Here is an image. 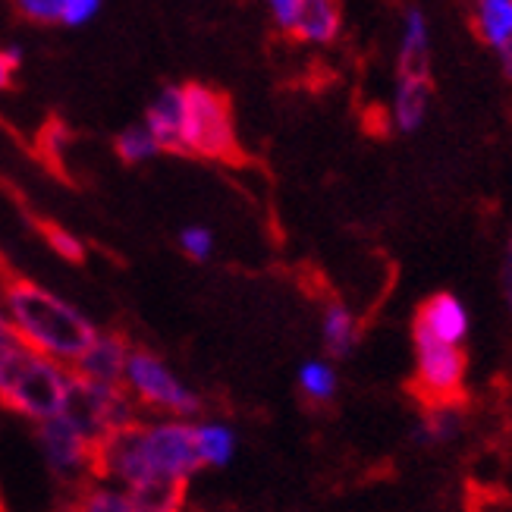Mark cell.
Returning a JSON list of instances; mask_svg holds the SVG:
<instances>
[{
  "label": "cell",
  "mask_w": 512,
  "mask_h": 512,
  "mask_svg": "<svg viewBox=\"0 0 512 512\" xmlns=\"http://www.w3.org/2000/svg\"><path fill=\"white\" fill-rule=\"evenodd\" d=\"M123 390L136 399L139 409H154L161 418H192L202 412V399L198 393L170 371V365L154 355L151 349L132 346Z\"/></svg>",
  "instance_id": "obj_4"
},
{
  "label": "cell",
  "mask_w": 512,
  "mask_h": 512,
  "mask_svg": "<svg viewBox=\"0 0 512 512\" xmlns=\"http://www.w3.org/2000/svg\"><path fill=\"white\" fill-rule=\"evenodd\" d=\"M101 10V0H63L60 26H85Z\"/></svg>",
  "instance_id": "obj_25"
},
{
  "label": "cell",
  "mask_w": 512,
  "mask_h": 512,
  "mask_svg": "<svg viewBox=\"0 0 512 512\" xmlns=\"http://www.w3.org/2000/svg\"><path fill=\"white\" fill-rule=\"evenodd\" d=\"M462 425H465L462 406H428L418 418L412 440L421 443V447H440V443L456 440Z\"/></svg>",
  "instance_id": "obj_16"
},
{
  "label": "cell",
  "mask_w": 512,
  "mask_h": 512,
  "mask_svg": "<svg viewBox=\"0 0 512 512\" xmlns=\"http://www.w3.org/2000/svg\"><path fill=\"white\" fill-rule=\"evenodd\" d=\"M13 340H16V333H13V327H10V321H7L4 302H0V346H7V343H13Z\"/></svg>",
  "instance_id": "obj_29"
},
{
  "label": "cell",
  "mask_w": 512,
  "mask_h": 512,
  "mask_svg": "<svg viewBox=\"0 0 512 512\" xmlns=\"http://www.w3.org/2000/svg\"><path fill=\"white\" fill-rule=\"evenodd\" d=\"M503 299H506V308L512 315V236H509L506 258H503Z\"/></svg>",
  "instance_id": "obj_28"
},
{
  "label": "cell",
  "mask_w": 512,
  "mask_h": 512,
  "mask_svg": "<svg viewBox=\"0 0 512 512\" xmlns=\"http://www.w3.org/2000/svg\"><path fill=\"white\" fill-rule=\"evenodd\" d=\"M180 249L192 261H208L214 255V233L208 227H198V224L183 227L180 230Z\"/></svg>",
  "instance_id": "obj_23"
},
{
  "label": "cell",
  "mask_w": 512,
  "mask_h": 512,
  "mask_svg": "<svg viewBox=\"0 0 512 512\" xmlns=\"http://www.w3.org/2000/svg\"><path fill=\"white\" fill-rule=\"evenodd\" d=\"M236 443L239 437L227 421H195V447L198 459H202V469H224V465H230L236 456Z\"/></svg>",
  "instance_id": "obj_13"
},
{
  "label": "cell",
  "mask_w": 512,
  "mask_h": 512,
  "mask_svg": "<svg viewBox=\"0 0 512 512\" xmlns=\"http://www.w3.org/2000/svg\"><path fill=\"white\" fill-rule=\"evenodd\" d=\"M70 387L73 368L48 359L19 340L0 346V406L4 409L41 425L66 409Z\"/></svg>",
  "instance_id": "obj_2"
},
{
  "label": "cell",
  "mask_w": 512,
  "mask_h": 512,
  "mask_svg": "<svg viewBox=\"0 0 512 512\" xmlns=\"http://www.w3.org/2000/svg\"><path fill=\"white\" fill-rule=\"evenodd\" d=\"M114 151L123 164H145L151 161L154 154H161V145L154 142V136L148 132L145 123L139 126H126L120 136L114 139Z\"/></svg>",
  "instance_id": "obj_21"
},
{
  "label": "cell",
  "mask_w": 512,
  "mask_h": 512,
  "mask_svg": "<svg viewBox=\"0 0 512 512\" xmlns=\"http://www.w3.org/2000/svg\"><path fill=\"white\" fill-rule=\"evenodd\" d=\"M475 26L491 48H503L512 41V0H478Z\"/></svg>",
  "instance_id": "obj_19"
},
{
  "label": "cell",
  "mask_w": 512,
  "mask_h": 512,
  "mask_svg": "<svg viewBox=\"0 0 512 512\" xmlns=\"http://www.w3.org/2000/svg\"><path fill=\"white\" fill-rule=\"evenodd\" d=\"M44 239H48V246H51V252H54L57 258H63V261H76V264L85 261V246H82V239L73 236L70 230H63V227H57V224H48V227H44Z\"/></svg>",
  "instance_id": "obj_22"
},
{
  "label": "cell",
  "mask_w": 512,
  "mask_h": 512,
  "mask_svg": "<svg viewBox=\"0 0 512 512\" xmlns=\"http://www.w3.org/2000/svg\"><path fill=\"white\" fill-rule=\"evenodd\" d=\"M340 26H343L340 0H302L293 35L311 44H330L340 35Z\"/></svg>",
  "instance_id": "obj_12"
},
{
  "label": "cell",
  "mask_w": 512,
  "mask_h": 512,
  "mask_svg": "<svg viewBox=\"0 0 512 512\" xmlns=\"http://www.w3.org/2000/svg\"><path fill=\"white\" fill-rule=\"evenodd\" d=\"M13 7L29 22H60L63 0H13Z\"/></svg>",
  "instance_id": "obj_24"
},
{
  "label": "cell",
  "mask_w": 512,
  "mask_h": 512,
  "mask_svg": "<svg viewBox=\"0 0 512 512\" xmlns=\"http://www.w3.org/2000/svg\"><path fill=\"white\" fill-rule=\"evenodd\" d=\"M132 355V343L117 330H98V337L92 340L79 362L73 365V374L82 381L92 384H107V387H123L126 365Z\"/></svg>",
  "instance_id": "obj_8"
},
{
  "label": "cell",
  "mask_w": 512,
  "mask_h": 512,
  "mask_svg": "<svg viewBox=\"0 0 512 512\" xmlns=\"http://www.w3.org/2000/svg\"><path fill=\"white\" fill-rule=\"evenodd\" d=\"M412 349H415V377L412 393L421 406H462L465 403V349L434 340L431 333L412 327Z\"/></svg>",
  "instance_id": "obj_5"
},
{
  "label": "cell",
  "mask_w": 512,
  "mask_h": 512,
  "mask_svg": "<svg viewBox=\"0 0 512 512\" xmlns=\"http://www.w3.org/2000/svg\"><path fill=\"white\" fill-rule=\"evenodd\" d=\"M70 512H139V506L126 487L92 478L79 484Z\"/></svg>",
  "instance_id": "obj_15"
},
{
  "label": "cell",
  "mask_w": 512,
  "mask_h": 512,
  "mask_svg": "<svg viewBox=\"0 0 512 512\" xmlns=\"http://www.w3.org/2000/svg\"><path fill=\"white\" fill-rule=\"evenodd\" d=\"M132 500H136L139 512H183L186 503V484L173 481H148L132 487Z\"/></svg>",
  "instance_id": "obj_20"
},
{
  "label": "cell",
  "mask_w": 512,
  "mask_h": 512,
  "mask_svg": "<svg viewBox=\"0 0 512 512\" xmlns=\"http://www.w3.org/2000/svg\"><path fill=\"white\" fill-rule=\"evenodd\" d=\"M362 340V327H359V318H355V311L343 302V299H330L321 311V343H324V352L330 359H349Z\"/></svg>",
  "instance_id": "obj_11"
},
{
  "label": "cell",
  "mask_w": 512,
  "mask_h": 512,
  "mask_svg": "<svg viewBox=\"0 0 512 512\" xmlns=\"http://www.w3.org/2000/svg\"><path fill=\"white\" fill-rule=\"evenodd\" d=\"M428 76V26L418 10L409 13L403 51H399V79Z\"/></svg>",
  "instance_id": "obj_18"
},
{
  "label": "cell",
  "mask_w": 512,
  "mask_h": 512,
  "mask_svg": "<svg viewBox=\"0 0 512 512\" xmlns=\"http://www.w3.org/2000/svg\"><path fill=\"white\" fill-rule=\"evenodd\" d=\"M0 302H4L16 340L66 368H73L98 337V327L85 311L35 280L4 274L0 277Z\"/></svg>",
  "instance_id": "obj_1"
},
{
  "label": "cell",
  "mask_w": 512,
  "mask_h": 512,
  "mask_svg": "<svg viewBox=\"0 0 512 512\" xmlns=\"http://www.w3.org/2000/svg\"><path fill=\"white\" fill-rule=\"evenodd\" d=\"M412 327L431 333V337L440 343L462 346L472 330V318H469V308H465L462 299H456L453 293H434L415 311Z\"/></svg>",
  "instance_id": "obj_9"
},
{
  "label": "cell",
  "mask_w": 512,
  "mask_h": 512,
  "mask_svg": "<svg viewBox=\"0 0 512 512\" xmlns=\"http://www.w3.org/2000/svg\"><path fill=\"white\" fill-rule=\"evenodd\" d=\"M431 104V76H418V79H399L396 85V98H393V123L399 132H415L425 123Z\"/></svg>",
  "instance_id": "obj_14"
},
{
  "label": "cell",
  "mask_w": 512,
  "mask_h": 512,
  "mask_svg": "<svg viewBox=\"0 0 512 512\" xmlns=\"http://www.w3.org/2000/svg\"><path fill=\"white\" fill-rule=\"evenodd\" d=\"M35 440L41 447V456L48 462V469L60 481H76L82 484L92 475L95 465V443L85 437V431L76 425L70 415H57L51 421L35 425Z\"/></svg>",
  "instance_id": "obj_7"
},
{
  "label": "cell",
  "mask_w": 512,
  "mask_h": 512,
  "mask_svg": "<svg viewBox=\"0 0 512 512\" xmlns=\"http://www.w3.org/2000/svg\"><path fill=\"white\" fill-rule=\"evenodd\" d=\"M497 54H500V66H503L506 79H512V41H506L503 48H497Z\"/></svg>",
  "instance_id": "obj_30"
},
{
  "label": "cell",
  "mask_w": 512,
  "mask_h": 512,
  "mask_svg": "<svg viewBox=\"0 0 512 512\" xmlns=\"http://www.w3.org/2000/svg\"><path fill=\"white\" fill-rule=\"evenodd\" d=\"M22 60H26V54H22L19 44H7V48H0V92L13 88Z\"/></svg>",
  "instance_id": "obj_26"
},
{
  "label": "cell",
  "mask_w": 512,
  "mask_h": 512,
  "mask_svg": "<svg viewBox=\"0 0 512 512\" xmlns=\"http://www.w3.org/2000/svg\"><path fill=\"white\" fill-rule=\"evenodd\" d=\"M183 123H186V92L183 85H167L145 110V126L161 145V151L183 154Z\"/></svg>",
  "instance_id": "obj_10"
},
{
  "label": "cell",
  "mask_w": 512,
  "mask_h": 512,
  "mask_svg": "<svg viewBox=\"0 0 512 512\" xmlns=\"http://www.w3.org/2000/svg\"><path fill=\"white\" fill-rule=\"evenodd\" d=\"M296 384H299V393L308 399L311 406H330L333 399H337L340 377H337V368H333L330 362L308 359V362L299 365Z\"/></svg>",
  "instance_id": "obj_17"
},
{
  "label": "cell",
  "mask_w": 512,
  "mask_h": 512,
  "mask_svg": "<svg viewBox=\"0 0 512 512\" xmlns=\"http://www.w3.org/2000/svg\"><path fill=\"white\" fill-rule=\"evenodd\" d=\"M4 274H10V271H7V264H4V252H0V277H4Z\"/></svg>",
  "instance_id": "obj_31"
},
{
  "label": "cell",
  "mask_w": 512,
  "mask_h": 512,
  "mask_svg": "<svg viewBox=\"0 0 512 512\" xmlns=\"http://www.w3.org/2000/svg\"><path fill=\"white\" fill-rule=\"evenodd\" d=\"M186 92V123H183V154L220 164H242L246 154L239 148L233 107L224 92L211 85L189 82Z\"/></svg>",
  "instance_id": "obj_3"
},
{
  "label": "cell",
  "mask_w": 512,
  "mask_h": 512,
  "mask_svg": "<svg viewBox=\"0 0 512 512\" xmlns=\"http://www.w3.org/2000/svg\"><path fill=\"white\" fill-rule=\"evenodd\" d=\"M267 7H271L277 26L283 32H293L296 22H299V10H302V0H267Z\"/></svg>",
  "instance_id": "obj_27"
},
{
  "label": "cell",
  "mask_w": 512,
  "mask_h": 512,
  "mask_svg": "<svg viewBox=\"0 0 512 512\" xmlns=\"http://www.w3.org/2000/svg\"><path fill=\"white\" fill-rule=\"evenodd\" d=\"M63 415H70L95 447L104 437L139 425V406L123 387L92 384V381H82L76 374H73V387H70V399H66Z\"/></svg>",
  "instance_id": "obj_6"
}]
</instances>
